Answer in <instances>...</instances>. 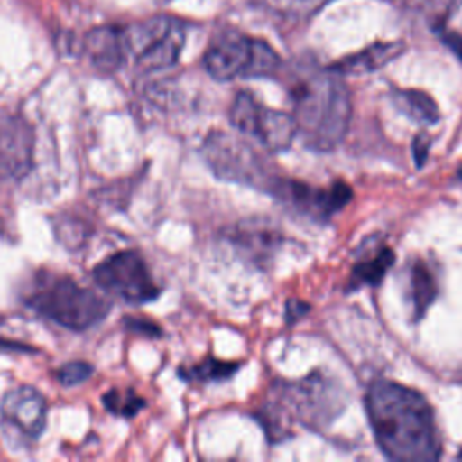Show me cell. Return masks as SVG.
<instances>
[{"mask_svg": "<svg viewBox=\"0 0 462 462\" xmlns=\"http://www.w3.org/2000/svg\"><path fill=\"white\" fill-rule=\"evenodd\" d=\"M379 449L392 460L428 462L440 457V439L430 402L404 384L377 379L365 397Z\"/></svg>", "mask_w": 462, "mask_h": 462, "instance_id": "6da1fadb", "label": "cell"}, {"mask_svg": "<svg viewBox=\"0 0 462 462\" xmlns=\"http://www.w3.org/2000/svg\"><path fill=\"white\" fill-rule=\"evenodd\" d=\"M294 108L296 134L314 152L334 150L346 135L352 97L348 87L328 69L307 67L289 87Z\"/></svg>", "mask_w": 462, "mask_h": 462, "instance_id": "7a4b0ae2", "label": "cell"}, {"mask_svg": "<svg viewBox=\"0 0 462 462\" xmlns=\"http://www.w3.org/2000/svg\"><path fill=\"white\" fill-rule=\"evenodd\" d=\"M25 301L40 316L76 332L99 323L110 309L97 292L81 287L69 276L47 273L36 276Z\"/></svg>", "mask_w": 462, "mask_h": 462, "instance_id": "3957f363", "label": "cell"}, {"mask_svg": "<svg viewBox=\"0 0 462 462\" xmlns=\"http://www.w3.org/2000/svg\"><path fill=\"white\" fill-rule=\"evenodd\" d=\"M202 155L217 177L269 195L274 193L283 177L253 146L226 132H209L202 143Z\"/></svg>", "mask_w": 462, "mask_h": 462, "instance_id": "277c9868", "label": "cell"}, {"mask_svg": "<svg viewBox=\"0 0 462 462\" xmlns=\"http://www.w3.org/2000/svg\"><path fill=\"white\" fill-rule=\"evenodd\" d=\"M206 72L217 81L271 76L280 69V56L263 40L236 31H224L213 38L204 58Z\"/></svg>", "mask_w": 462, "mask_h": 462, "instance_id": "5b68a950", "label": "cell"}, {"mask_svg": "<svg viewBox=\"0 0 462 462\" xmlns=\"http://www.w3.org/2000/svg\"><path fill=\"white\" fill-rule=\"evenodd\" d=\"M186 42V27L171 16H153L126 31V47L144 72L175 65Z\"/></svg>", "mask_w": 462, "mask_h": 462, "instance_id": "8992f818", "label": "cell"}, {"mask_svg": "<svg viewBox=\"0 0 462 462\" xmlns=\"http://www.w3.org/2000/svg\"><path fill=\"white\" fill-rule=\"evenodd\" d=\"M231 125L269 152L287 150L296 135L292 116L263 106L251 92L240 90L229 108Z\"/></svg>", "mask_w": 462, "mask_h": 462, "instance_id": "52a82bcc", "label": "cell"}, {"mask_svg": "<svg viewBox=\"0 0 462 462\" xmlns=\"http://www.w3.org/2000/svg\"><path fill=\"white\" fill-rule=\"evenodd\" d=\"M94 280L103 291L126 303H148L161 292L146 262L135 251L110 254L96 265Z\"/></svg>", "mask_w": 462, "mask_h": 462, "instance_id": "ba28073f", "label": "cell"}, {"mask_svg": "<svg viewBox=\"0 0 462 462\" xmlns=\"http://www.w3.org/2000/svg\"><path fill=\"white\" fill-rule=\"evenodd\" d=\"M285 408L292 410L296 420L307 428H323L341 411V390L321 374L307 377L283 388Z\"/></svg>", "mask_w": 462, "mask_h": 462, "instance_id": "9c48e42d", "label": "cell"}, {"mask_svg": "<svg viewBox=\"0 0 462 462\" xmlns=\"http://www.w3.org/2000/svg\"><path fill=\"white\" fill-rule=\"evenodd\" d=\"M273 197L300 215L327 220L350 202L352 189L341 180L334 182L332 186L319 188L296 179L282 177Z\"/></svg>", "mask_w": 462, "mask_h": 462, "instance_id": "30bf717a", "label": "cell"}, {"mask_svg": "<svg viewBox=\"0 0 462 462\" xmlns=\"http://www.w3.org/2000/svg\"><path fill=\"white\" fill-rule=\"evenodd\" d=\"M2 419L29 439H38L45 428L47 404L32 386L9 390L0 402Z\"/></svg>", "mask_w": 462, "mask_h": 462, "instance_id": "8fae6325", "label": "cell"}, {"mask_svg": "<svg viewBox=\"0 0 462 462\" xmlns=\"http://www.w3.org/2000/svg\"><path fill=\"white\" fill-rule=\"evenodd\" d=\"M32 164V132L20 119L0 123V179H20Z\"/></svg>", "mask_w": 462, "mask_h": 462, "instance_id": "7c38bea8", "label": "cell"}, {"mask_svg": "<svg viewBox=\"0 0 462 462\" xmlns=\"http://www.w3.org/2000/svg\"><path fill=\"white\" fill-rule=\"evenodd\" d=\"M85 49L97 69L116 70L128 54L126 31L114 25L96 27L85 36Z\"/></svg>", "mask_w": 462, "mask_h": 462, "instance_id": "4fadbf2b", "label": "cell"}, {"mask_svg": "<svg viewBox=\"0 0 462 462\" xmlns=\"http://www.w3.org/2000/svg\"><path fill=\"white\" fill-rule=\"evenodd\" d=\"M402 51H404L402 42H375L359 52L348 54V56L330 63L327 69L337 76L368 74V72L379 70L384 65H388L392 60H395L399 54H402Z\"/></svg>", "mask_w": 462, "mask_h": 462, "instance_id": "5bb4252c", "label": "cell"}, {"mask_svg": "<svg viewBox=\"0 0 462 462\" xmlns=\"http://www.w3.org/2000/svg\"><path fill=\"white\" fill-rule=\"evenodd\" d=\"M395 260L393 251L388 245H377L375 249L365 251L354 263L348 278V291H357L359 287H379L384 274Z\"/></svg>", "mask_w": 462, "mask_h": 462, "instance_id": "9a60e30c", "label": "cell"}, {"mask_svg": "<svg viewBox=\"0 0 462 462\" xmlns=\"http://www.w3.org/2000/svg\"><path fill=\"white\" fill-rule=\"evenodd\" d=\"M231 242L249 258H253V262H267V258H271L274 249L280 245L282 236L274 229L247 222L231 231Z\"/></svg>", "mask_w": 462, "mask_h": 462, "instance_id": "2e32d148", "label": "cell"}, {"mask_svg": "<svg viewBox=\"0 0 462 462\" xmlns=\"http://www.w3.org/2000/svg\"><path fill=\"white\" fill-rule=\"evenodd\" d=\"M439 294L437 280L428 265L420 260H415L410 267V303H411V318L419 321L435 301Z\"/></svg>", "mask_w": 462, "mask_h": 462, "instance_id": "e0dca14e", "label": "cell"}, {"mask_svg": "<svg viewBox=\"0 0 462 462\" xmlns=\"http://www.w3.org/2000/svg\"><path fill=\"white\" fill-rule=\"evenodd\" d=\"M392 99L395 106L406 114L410 119L422 123V125H433L439 121L440 112L437 103L431 96H428L422 90L415 88H393Z\"/></svg>", "mask_w": 462, "mask_h": 462, "instance_id": "ac0fdd59", "label": "cell"}, {"mask_svg": "<svg viewBox=\"0 0 462 462\" xmlns=\"http://www.w3.org/2000/svg\"><path fill=\"white\" fill-rule=\"evenodd\" d=\"M240 363L236 361H220V359H204L202 363L182 370V377L186 379H199V381H215V379H227L238 370Z\"/></svg>", "mask_w": 462, "mask_h": 462, "instance_id": "d6986e66", "label": "cell"}, {"mask_svg": "<svg viewBox=\"0 0 462 462\" xmlns=\"http://www.w3.org/2000/svg\"><path fill=\"white\" fill-rule=\"evenodd\" d=\"M103 402L108 411L119 417H134L144 406V401L130 390L128 392L110 390L103 395Z\"/></svg>", "mask_w": 462, "mask_h": 462, "instance_id": "ffe728a7", "label": "cell"}, {"mask_svg": "<svg viewBox=\"0 0 462 462\" xmlns=\"http://www.w3.org/2000/svg\"><path fill=\"white\" fill-rule=\"evenodd\" d=\"M267 9L291 18H301L316 13L330 0H260Z\"/></svg>", "mask_w": 462, "mask_h": 462, "instance_id": "44dd1931", "label": "cell"}, {"mask_svg": "<svg viewBox=\"0 0 462 462\" xmlns=\"http://www.w3.org/2000/svg\"><path fill=\"white\" fill-rule=\"evenodd\" d=\"M415 4L435 23V29H439L458 11L462 0H415Z\"/></svg>", "mask_w": 462, "mask_h": 462, "instance_id": "7402d4cb", "label": "cell"}, {"mask_svg": "<svg viewBox=\"0 0 462 462\" xmlns=\"http://www.w3.org/2000/svg\"><path fill=\"white\" fill-rule=\"evenodd\" d=\"M92 370H94L92 365L85 361H70L56 372V377L63 386H76L87 381L92 375Z\"/></svg>", "mask_w": 462, "mask_h": 462, "instance_id": "603a6c76", "label": "cell"}, {"mask_svg": "<svg viewBox=\"0 0 462 462\" xmlns=\"http://www.w3.org/2000/svg\"><path fill=\"white\" fill-rule=\"evenodd\" d=\"M309 309H310V307H309V303H305V301L289 300L287 305H285V319H287L289 323H292V321L300 319Z\"/></svg>", "mask_w": 462, "mask_h": 462, "instance_id": "cb8c5ba5", "label": "cell"}, {"mask_svg": "<svg viewBox=\"0 0 462 462\" xmlns=\"http://www.w3.org/2000/svg\"><path fill=\"white\" fill-rule=\"evenodd\" d=\"M437 31H439L442 42L462 60V36H458L457 32H449L444 27H439Z\"/></svg>", "mask_w": 462, "mask_h": 462, "instance_id": "d4e9b609", "label": "cell"}, {"mask_svg": "<svg viewBox=\"0 0 462 462\" xmlns=\"http://www.w3.org/2000/svg\"><path fill=\"white\" fill-rule=\"evenodd\" d=\"M413 157L417 166H422L428 157V139L424 135H417L413 141Z\"/></svg>", "mask_w": 462, "mask_h": 462, "instance_id": "484cf974", "label": "cell"}, {"mask_svg": "<svg viewBox=\"0 0 462 462\" xmlns=\"http://www.w3.org/2000/svg\"><path fill=\"white\" fill-rule=\"evenodd\" d=\"M126 325H128V328H132V330H141L143 334H150V336H159L161 334V328L155 325V323H152V321H143V319H126Z\"/></svg>", "mask_w": 462, "mask_h": 462, "instance_id": "4316f807", "label": "cell"}, {"mask_svg": "<svg viewBox=\"0 0 462 462\" xmlns=\"http://www.w3.org/2000/svg\"><path fill=\"white\" fill-rule=\"evenodd\" d=\"M458 177H460V179H462V168H460V170H458Z\"/></svg>", "mask_w": 462, "mask_h": 462, "instance_id": "83f0119b", "label": "cell"}]
</instances>
